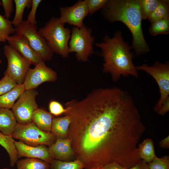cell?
<instances>
[{"label":"cell","mask_w":169,"mask_h":169,"mask_svg":"<svg viewBox=\"0 0 169 169\" xmlns=\"http://www.w3.org/2000/svg\"><path fill=\"white\" fill-rule=\"evenodd\" d=\"M15 32L25 37L35 52L44 61L50 60L54 53L49 46L45 39L37 30L36 25L29 23L26 20L15 28Z\"/></svg>","instance_id":"obj_8"},{"label":"cell","mask_w":169,"mask_h":169,"mask_svg":"<svg viewBox=\"0 0 169 169\" xmlns=\"http://www.w3.org/2000/svg\"><path fill=\"white\" fill-rule=\"evenodd\" d=\"M17 169H50V164L41 159L26 158L18 160Z\"/></svg>","instance_id":"obj_22"},{"label":"cell","mask_w":169,"mask_h":169,"mask_svg":"<svg viewBox=\"0 0 169 169\" xmlns=\"http://www.w3.org/2000/svg\"><path fill=\"white\" fill-rule=\"evenodd\" d=\"M15 141L11 136L5 135L0 132V145L5 149L9 155L11 167L14 166L18 160Z\"/></svg>","instance_id":"obj_20"},{"label":"cell","mask_w":169,"mask_h":169,"mask_svg":"<svg viewBox=\"0 0 169 169\" xmlns=\"http://www.w3.org/2000/svg\"><path fill=\"white\" fill-rule=\"evenodd\" d=\"M95 44L101 50L100 54L104 61L103 72L109 73L114 81L117 82L121 76L138 77L132 61L134 54L131 51L132 47L125 41L121 31H116L112 38L105 35L103 41Z\"/></svg>","instance_id":"obj_2"},{"label":"cell","mask_w":169,"mask_h":169,"mask_svg":"<svg viewBox=\"0 0 169 169\" xmlns=\"http://www.w3.org/2000/svg\"><path fill=\"white\" fill-rule=\"evenodd\" d=\"M17 123L11 110L0 108V132L11 136Z\"/></svg>","instance_id":"obj_17"},{"label":"cell","mask_w":169,"mask_h":169,"mask_svg":"<svg viewBox=\"0 0 169 169\" xmlns=\"http://www.w3.org/2000/svg\"><path fill=\"white\" fill-rule=\"evenodd\" d=\"M24 90L23 84H18L10 91L0 95V108H12L15 101Z\"/></svg>","instance_id":"obj_19"},{"label":"cell","mask_w":169,"mask_h":169,"mask_svg":"<svg viewBox=\"0 0 169 169\" xmlns=\"http://www.w3.org/2000/svg\"><path fill=\"white\" fill-rule=\"evenodd\" d=\"M1 169H13L10 168H8V167H4V168H1Z\"/></svg>","instance_id":"obj_40"},{"label":"cell","mask_w":169,"mask_h":169,"mask_svg":"<svg viewBox=\"0 0 169 169\" xmlns=\"http://www.w3.org/2000/svg\"><path fill=\"white\" fill-rule=\"evenodd\" d=\"M15 5L14 17L11 21L13 26L15 28L19 25L22 22L23 13L25 8L31 7L32 0H14Z\"/></svg>","instance_id":"obj_24"},{"label":"cell","mask_w":169,"mask_h":169,"mask_svg":"<svg viewBox=\"0 0 169 169\" xmlns=\"http://www.w3.org/2000/svg\"><path fill=\"white\" fill-rule=\"evenodd\" d=\"M5 13L4 17L8 19L13 12V1L12 0H2L1 1Z\"/></svg>","instance_id":"obj_34"},{"label":"cell","mask_w":169,"mask_h":169,"mask_svg":"<svg viewBox=\"0 0 169 169\" xmlns=\"http://www.w3.org/2000/svg\"><path fill=\"white\" fill-rule=\"evenodd\" d=\"M11 136L32 146L44 145L49 146L54 144L56 139L51 132L42 131L33 122L25 125L17 123Z\"/></svg>","instance_id":"obj_6"},{"label":"cell","mask_w":169,"mask_h":169,"mask_svg":"<svg viewBox=\"0 0 169 169\" xmlns=\"http://www.w3.org/2000/svg\"><path fill=\"white\" fill-rule=\"evenodd\" d=\"M15 32L12 22L0 14V42H5L6 38Z\"/></svg>","instance_id":"obj_27"},{"label":"cell","mask_w":169,"mask_h":169,"mask_svg":"<svg viewBox=\"0 0 169 169\" xmlns=\"http://www.w3.org/2000/svg\"><path fill=\"white\" fill-rule=\"evenodd\" d=\"M65 106L71 120L68 137L84 169L115 162L128 169L141 159L138 145L146 127L127 92L116 87L99 88Z\"/></svg>","instance_id":"obj_1"},{"label":"cell","mask_w":169,"mask_h":169,"mask_svg":"<svg viewBox=\"0 0 169 169\" xmlns=\"http://www.w3.org/2000/svg\"><path fill=\"white\" fill-rule=\"evenodd\" d=\"M138 154L140 158L147 163L151 162L156 156L154 144L151 138L145 139L138 145Z\"/></svg>","instance_id":"obj_21"},{"label":"cell","mask_w":169,"mask_h":169,"mask_svg":"<svg viewBox=\"0 0 169 169\" xmlns=\"http://www.w3.org/2000/svg\"><path fill=\"white\" fill-rule=\"evenodd\" d=\"M90 169H102V168H92Z\"/></svg>","instance_id":"obj_39"},{"label":"cell","mask_w":169,"mask_h":169,"mask_svg":"<svg viewBox=\"0 0 169 169\" xmlns=\"http://www.w3.org/2000/svg\"><path fill=\"white\" fill-rule=\"evenodd\" d=\"M169 110V98L167 99L162 104V106L157 113L162 115H165Z\"/></svg>","instance_id":"obj_35"},{"label":"cell","mask_w":169,"mask_h":169,"mask_svg":"<svg viewBox=\"0 0 169 169\" xmlns=\"http://www.w3.org/2000/svg\"><path fill=\"white\" fill-rule=\"evenodd\" d=\"M164 19H169V0H160L157 7L147 19L151 23Z\"/></svg>","instance_id":"obj_23"},{"label":"cell","mask_w":169,"mask_h":169,"mask_svg":"<svg viewBox=\"0 0 169 169\" xmlns=\"http://www.w3.org/2000/svg\"><path fill=\"white\" fill-rule=\"evenodd\" d=\"M136 70H142L152 76L157 82L160 93V98L154 107L157 113L162 104L169 98V62L156 61L151 66L143 64L136 66Z\"/></svg>","instance_id":"obj_7"},{"label":"cell","mask_w":169,"mask_h":169,"mask_svg":"<svg viewBox=\"0 0 169 169\" xmlns=\"http://www.w3.org/2000/svg\"><path fill=\"white\" fill-rule=\"evenodd\" d=\"M160 0H140V10L142 20L147 19L157 7Z\"/></svg>","instance_id":"obj_28"},{"label":"cell","mask_w":169,"mask_h":169,"mask_svg":"<svg viewBox=\"0 0 169 169\" xmlns=\"http://www.w3.org/2000/svg\"><path fill=\"white\" fill-rule=\"evenodd\" d=\"M101 12L109 22H121L129 29L132 37L131 46L136 55L150 51L141 27L140 0H108Z\"/></svg>","instance_id":"obj_3"},{"label":"cell","mask_w":169,"mask_h":169,"mask_svg":"<svg viewBox=\"0 0 169 169\" xmlns=\"http://www.w3.org/2000/svg\"><path fill=\"white\" fill-rule=\"evenodd\" d=\"M60 17L59 19L65 24L80 28L84 24L83 20L89 15L87 4L84 0H79L69 7H61L60 8Z\"/></svg>","instance_id":"obj_12"},{"label":"cell","mask_w":169,"mask_h":169,"mask_svg":"<svg viewBox=\"0 0 169 169\" xmlns=\"http://www.w3.org/2000/svg\"><path fill=\"white\" fill-rule=\"evenodd\" d=\"M41 0H32L31 9L28 16L27 22L30 24L36 25L37 22L35 19V14L37 8L39 3L41 2Z\"/></svg>","instance_id":"obj_33"},{"label":"cell","mask_w":169,"mask_h":169,"mask_svg":"<svg viewBox=\"0 0 169 169\" xmlns=\"http://www.w3.org/2000/svg\"><path fill=\"white\" fill-rule=\"evenodd\" d=\"M102 169H126L121 166L115 162L109 163L103 167Z\"/></svg>","instance_id":"obj_37"},{"label":"cell","mask_w":169,"mask_h":169,"mask_svg":"<svg viewBox=\"0 0 169 169\" xmlns=\"http://www.w3.org/2000/svg\"><path fill=\"white\" fill-rule=\"evenodd\" d=\"M38 93L36 89L25 90L12 108L18 123L22 125L32 122L34 111L38 108L36 98Z\"/></svg>","instance_id":"obj_10"},{"label":"cell","mask_w":169,"mask_h":169,"mask_svg":"<svg viewBox=\"0 0 169 169\" xmlns=\"http://www.w3.org/2000/svg\"><path fill=\"white\" fill-rule=\"evenodd\" d=\"M33 69L28 70L23 84L25 90L35 89L45 82H53L57 79L56 72L47 66L42 60Z\"/></svg>","instance_id":"obj_11"},{"label":"cell","mask_w":169,"mask_h":169,"mask_svg":"<svg viewBox=\"0 0 169 169\" xmlns=\"http://www.w3.org/2000/svg\"><path fill=\"white\" fill-rule=\"evenodd\" d=\"M6 40L9 45L20 54L31 64L35 65L42 60L24 36L15 33L12 36H8Z\"/></svg>","instance_id":"obj_13"},{"label":"cell","mask_w":169,"mask_h":169,"mask_svg":"<svg viewBox=\"0 0 169 169\" xmlns=\"http://www.w3.org/2000/svg\"><path fill=\"white\" fill-rule=\"evenodd\" d=\"M82 162L76 159L66 161L53 159L50 164V169H84Z\"/></svg>","instance_id":"obj_26"},{"label":"cell","mask_w":169,"mask_h":169,"mask_svg":"<svg viewBox=\"0 0 169 169\" xmlns=\"http://www.w3.org/2000/svg\"><path fill=\"white\" fill-rule=\"evenodd\" d=\"M3 50L8 61L7 67L4 75L9 76L18 84H23L31 64L9 45H5Z\"/></svg>","instance_id":"obj_9"},{"label":"cell","mask_w":169,"mask_h":169,"mask_svg":"<svg viewBox=\"0 0 169 169\" xmlns=\"http://www.w3.org/2000/svg\"><path fill=\"white\" fill-rule=\"evenodd\" d=\"M18 84L11 78L7 75L0 80V95L10 91Z\"/></svg>","instance_id":"obj_30"},{"label":"cell","mask_w":169,"mask_h":169,"mask_svg":"<svg viewBox=\"0 0 169 169\" xmlns=\"http://www.w3.org/2000/svg\"><path fill=\"white\" fill-rule=\"evenodd\" d=\"M14 144L17 150L18 158H37L50 164L53 159L51 156L48 148L45 145L32 146L28 145L23 141H15Z\"/></svg>","instance_id":"obj_14"},{"label":"cell","mask_w":169,"mask_h":169,"mask_svg":"<svg viewBox=\"0 0 169 169\" xmlns=\"http://www.w3.org/2000/svg\"></svg>","instance_id":"obj_43"},{"label":"cell","mask_w":169,"mask_h":169,"mask_svg":"<svg viewBox=\"0 0 169 169\" xmlns=\"http://www.w3.org/2000/svg\"><path fill=\"white\" fill-rule=\"evenodd\" d=\"M64 25L59 18L53 17L38 31L45 39L53 53L67 58L69 54V43L71 30L65 28Z\"/></svg>","instance_id":"obj_4"},{"label":"cell","mask_w":169,"mask_h":169,"mask_svg":"<svg viewBox=\"0 0 169 169\" xmlns=\"http://www.w3.org/2000/svg\"><path fill=\"white\" fill-rule=\"evenodd\" d=\"M128 169H149L147 163L141 159L131 167Z\"/></svg>","instance_id":"obj_36"},{"label":"cell","mask_w":169,"mask_h":169,"mask_svg":"<svg viewBox=\"0 0 169 169\" xmlns=\"http://www.w3.org/2000/svg\"><path fill=\"white\" fill-rule=\"evenodd\" d=\"M53 118L49 112L44 109L38 108L33 114L32 121L42 131L50 132Z\"/></svg>","instance_id":"obj_16"},{"label":"cell","mask_w":169,"mask_h":169,"mask_svg":"<svg viewBox=\"0 0 169 169\" xmlns=\"http://www.w3.org/2000/svg\"><path fill=\"white\" fill-rule=\"evenodd\" d=\"M149 28L150 34L154 36L169 33V19H164L151 23Z\"/></svg>","instance_id":"obj_25"},{"label":"cell","mask_w":169,"mask_h":169,"mask_svg":"<svg viewBox=\"0 0 169 169\" xmlns=\"http://www.w3.org/2000/svg\"><path fill=\"white\" fill-rule=\"evenodd\" d=\"M48 149L51 157L54 159L71 161L74 155L69 137L65 139L57 138L55 142L49 146Z\"/></svg>","instance_id":"obj_15"},{"label":"cell","mask_w":169,"mask_h":169,"mask_svg":"<svg viewBox=\"0 0 169 169\" xmlns=\"http://www.w3.org/2000/svg\"><path fill=\"white\" fill-rule=\"evenodd\" d=\"M147 164L149 169H169V156L166 155L159 158L155 156Z\"/></svg>","instance_id":"obj_29"},{"label":"cell","mask_w":169,"mask_h":169,"mask_svg":"<svg viewBox=\"0 0 169 169\" xmlns=\"http://www.w3.org/2000/svg\"><path fill=\"white\" fill-rule=\"evenodd\" d=\"M88 8L89 14L92 15L105 5L108 0H84Z\"/></svg>","instance_id":"obj_31"},{"label":"cell","mask_w":169,"mask_h":169,"mask_svg":"<svg viewBox=\"0 0 169 169\" xmlns=\"http://www.w3.org/2000/svg\"><path fill=\"white\" fill-rule=\"evenodd\" d=\"M0 5H2V2H1V1H0Z\"/></svg>","instance_id":"obj_41"},{"label":"cell","mask_w":169,"mask_h":169,"mask_svg":"<svg viewBox=\"0 0 169 169\" xmlns=\"http://www.w3.org/2000/svg\"><path fill=\"white\" fill-rule=\"evenodd\" d=\"M71 123L70 117L67 115L62 117H53L51 132L57 138L65 139L68 137V129Z\"/></svg>","instance_id":"obj_18"},{"label":"cell","mask_w":169,"mask_h":169,"mask_svg":"<svg viewBox=\"0 0 169 169\" xmlns=\"http://www.w3.org/2000/svg\"><path fill=\"white\" fill-rule=\"evenodd\" d=\"M49 112L55 116H58L64 114L67 111V109L59 102L54 100H51L49 102Z\"/></svg>","instance_id":"obj_32"},{"label":"cell","mask_w":169,"mask_h":169,"mask_svg":"<svg viewBox=\"0 0 169 169\" xmlns=\"http://www.w3.org/2000/svg\"><path fill=\"white\" fill-rule=\"evenodd\" d=\"M160 147L162 148L167 149L169 148V136L161 140L159 143Z\"/></svg>","instance_id":"obj_38"},{"label":"cell","mask_w":169,"mask_h":169,"mask_svg":"<svg viewBox=\"0 0 169 169\" xmlns=\"http://www.w3.org/2000/svg\"><path fill=\"white\" fill-rule=\"evenodd\" d=\"M2 60H1V59H0V64L1 63Z\"/></svg>","instance_id":"obj_42"},{"label":"cell","mask_w":169,"mask_h":169,"mask_svg":"<svg viewBox=\"0 0 169 169\" xmlns=\"http://www.w3.org/2000/svg\"><path fill=\"white\" fill-rule=\"evenodd\" d=\"M92 30L84 24L80 28L74 26L71 30L69 43V53H75L77 60L87 62L94 53L93 45L95 37L91 35Z\"/></svg>","instance_id":"obj_5"}]
</instances>
